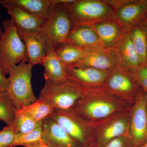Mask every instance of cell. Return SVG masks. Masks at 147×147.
<instances>
[{
  "mask_svg": "<svg viewBox=\"0 0 147 147\" xmlns=\"http://www.w3.org/2000/svg\"><path fill=\"white\" fill-rule=\"evenodd\" d=\"M133 103L111 94L102 87L85 89L71 110L89 122H94L130 109Z\"/></svg>",
  "mask_w": 147,
  "mask_h": 147,
  "instance_id": "obj_1",
  "label": "cell"
},
{
  "mask_svg": "<svg viewBox=\"0 0 147 147\" xmlns=\"http://www.w3.org/2000/svg\"><path fill=\"white\" fill-rule=\"evenodd\" d=\"M74 26L65 4L54 5L51 15L45 19L39 33L45 43L46 54L55 52L66 42Z\"/></svg>",
  "mask_w": 147,
  "mask_h": 147,
  "instance_id": "obj_2",
  "label": "cell"
},
{
  "mask_svg": "<svg viewBox=\"0 0 147 147\" xmlns=\"http://www.w3.org/2000/svg\"><path fill=\"white\" fill-rule=\"evenodd\" d=\"M3 32L0 40V69L5 75L22 61L29 63L25 44L11 19L3 23Z\"/></svg>",
  "mask_w": 147,
  "mask_h": 147,
  "instance_id": "obj_3",
  "label": "cell"
},
{
  "mask_svg": "<svg viewBox=\"0 0 147 147\" xmlns=\"http://www.w3.org/2000/svg\"><path fill=\"white\" fill-rule=\"evenodd\" d=\"M65 5L74 26L77 25L91 26L104 21L118 22L115 10L104 1L75 0Z\"/></svg>",
  "mask_w": 147,
  "mask_h": 147,
  "instance_id": "obj_4",
  "label": "cell"
},
{
  "mask_svg": "<svg viewBox=\"0 0 147 147\" xmlns=\"http://www.w3.org/2000/svg\"><path fill=\"white\" fill-rule=\"evenodd\" d=\"M131 108L107 118L90 123L89 146L103 147L113 139L127 132Z\"/></svg>",
  "mask_w": 147,
  "mask_h": 147,
  "instance_id": "obj_5",
  "label": "cell"
},
{
  "mask_svg": "<svg viewBox=\"0 0 147 147\" xmlns=\"http://www.w3.org/2000/svg\"><path fill=\"white\" fill-rule=\"evenodd\" d=\"M33 65L22 61L11 71L6 92L18 110L37 100L32 88V69Z\"/></svg>",
  "mask_w": 147,
  "mask_h": 147,
  "instance_id": "obj_6",
  "label": "cell"
},
{
  "mask_svg": "<svg viewBox=\"0 0 147 147\" xmlns=\"http://www.w3.org/2000/svg\"><path fill=\"white\" fill-rule=\"evenodd\" d=\"M84 90L69 80L61 84L45 80L38 99L46 102L54 110H71L83 96Z\"/></svg>",
  "mask_w": 147,
  "mask_h": 147,
  "instance_id": "obj_7",
  "label": "cell"
},
{
  "mask_svg": "<svg viewBox=\"0 0 147 147\" xmlns=\"http://www.w3.org/2000/svg\"><path fill=\"white\" fill-rule=\"evenodd\" d=\"M102 87L111 94L132 103L142 89L130 71L119 65L110 71Z\"/></svg>",
  "mask_w": 147,
  "mask_h": 147,
  "instance_id": "obj_8",
  "label": "cell"
},
{
  "mask_svg": "<svg viewBox=\"0 0 147 147\" xmlns=\"http://www.w3.org/2000/svg\"><path fill=\"white\" fill-rule=\"evenodd\" d=\"M51 117L82 146L89 144L90 126L86 120L72 110H55Z\"/></svg>",
  "mask_w": 147,
  "mask_h": 147,
  "instance_id": "obj_9",
  "label": "cell"
},
{
  "mask_svg": "<svg viewBox=\"0 0 147 147\" xmlns=\"http://www.w3.org/2000/svg\"><path fill=\"white\" fill-rule=\"evenodd\" d=\"M128 132L134 147H141L147 141V113L146 92L141 89L131 108Z\"/></svg>",
  "mask_w": 147,
  "mask_h": 147,
  "instance_id": "obj_10",
  "label": "cell"
},
{
  "mask_svg": "<svg viewBox=\"0 0 147 147\" xmlns=\"http://www.w3.org/2000/svg\"><path fill=\"white\" fill-rule=\"evenodd\" d=\"M119 65L118 55L114 47L85 49L82 59L73 67H92L110 71Z\"/></svg>",
  "mask_w": 147,
  "mask_h": 147,
  "instance_id": "obj_11",
  "label": "cell"
},
{
  "mask_svg": "<svg viewBox=\"0 0 147 147\" xmlns=\"http://www.w3.org/2000/svg\"><path fill=\"white\" fill-rule=\"evenodd\" d=\"M117 20L125 32L145 20L147 0H126L115 9Z\"/></svg>",
  "mask_w": 147,
  "mask_h": 147,
  "instance_id": "obj_12",
  "label": "cell"
},
{
  "mask_svg": "<svg viewBox=\"0 0 147 147\" xmlns=\"http://www.w3.org/2000/svg\"><path fill=\"white\" fill-rule=\"evenodd\" d=\"M67 79L85 90L102 88L110 71L92 67H67Z\"/></svg>",
  "mask_w": 147,
  "mask_h": 147,
  "instance_id": "obj_13",
  "label": "cell"
},
{
  "mask_svg": "<svg viewBox=\"0 0 147 147\" xmlns=\"http://www.w3.org/2000/svg\"><path fill=\"white\" fill-rule=\"evenodd\" d=\"M0 4L7 10L18 33L38 34L41 31L45 19L29 13L5 0H0Z\"/></svg>",
  "mask_w": 147,
  "mask_h": 147,
  "instance_id": "obj_14",
  "label": "cell"
},
{
  "mask_svg": "<svg viewBox=\"0 0 147 147\" xmlns=\"http://www.w3.org/2000/svg\"><path fill=\"white\" fill-rule=\"evenodd\" d=\"M41 141L51 147H82L51 117L41 124Z\"/></svg>",
  "mask_w": 147,
  "mask_h": 147,
  "instance_id": "obj_15",
  "label": "cell"
},
{
  "mask_svg": "<svg viewBox=\"0 0 147 147\" xmlns=\"http://www.w3.org/2000/svg\"><path fill=\"white\" fill-rule=\"evenodd\" d=\"M118 55L119 66L131 72L141 65L129 32H125L114 46Z\"/></svg>",
  "mask_w": 147,
  "mask_h": 147,
  "instance_id": "obj_16",
  "label": "cell"
},
{
  "mask_svg": "<svg viewBox=\"0 0 147 147\" xmlns=\"http://www.w3.org/2000/svg\"><path fill=\"white\" fill-rule=\"evenodd\" d=\"M66 42L85 50L105 47L101 44L92 27L89 25L74 26L67 38Z\"/></svg>",
  "mask_w": 147,
  "mask_h": 147,
  "instance_id": "obj_17",
  "label": "cell"
},
{
  "mask_svg": "<svg viewBox=\"0 0 147 147\" xmlns=\"http://www.w3.org/2000/svg\"><path fill=\"white\" fill-rule=\"evenodd\" d=\"M101 44L107 48H112L125 32L119 24L114 21L100 22L91 26Z\"/></svg>",
  "mask_w": 147,
  "mask_h": 147,
  "instance_id": "obj_18",
  "label": "cell"
},
{
  "mask_svg": "<svg viewBox=\"0 0 147 147\" xmlns=\"http://www.w3.org/2000/svg\"><path fill=\"white\" fill-rule=\"evenodd\" d=\"M41 65L44 67L43 75L45 80L56 84L68 81L67 67L59 59L55 51L47 53Z\"/></svg>",
  "mask_w": 147,
  "mask_h": 147,
  "instance_id": "obj_19",
  "label": "cell"
},
{
  "mask_svg": "<svg viewBox=\"0 0 147 147\" xmlns=\"http://www.w3.org/2000/svg\"><path fill=\"white\" fill-rule=\"evenodd\" d=\"M18 34L26 46L29 63L33 66L41 64L46 53L45 43L40 35L39 33Z\"/></svg>",
  "mask_w": 147,
  "mask_h": 147,
  "instance_id": "obj_20",
  "label": "cell"
},
{
  "mask_svg": "<svg viewBox=\"0 0 147 147\" xmlns=\"http://www.w3.org/2000/svg\"><path fill=\"white\" fill-rule=\"evenodd\" d=\"M25 11L46 19L50 17L53 6L50 0H5Z\"/></svg>",
  "mask_w": 147,
  "mask_h": 147,
  "instance_id": "obj_21",
  "label": "cell"
},
{
  "mask_svg": "<svg viewBox=\"0 0 147 147\" xmlns=\"http://www.w3.org/2000/svg\"><path fill=\"white\" fill-rule=\"evenodd\" d=\"M141 65L147 63V24L145 20L129 32Z\"/></svg>",
  "mask_w": 147,
  "mask_h": 147,
  "instance_id": "obj_22",
  "label": "cell"
},
{
  "mask_svg": "<svg viewBox=\"0 0 147 147\" xmlns=\"http://www.w3.org/2000/svg\"><path fill=\"white\" fill-rule=\"evenodd\" d=\"M61 61L67 67H71L82 59L85 54V49L65 42L55 51Z\"/></svg>",
  "mask_w": 147,
  "mask_h": 147,
  "instance_id": "obj_23",
  "label": "cell"
},
{
  "mask_svg": "<svg viewBox=\"0 0 147 147\" xmlns=\"http://www.w3.org/2000/svg\"><path fill=\"white\" fill-rule=\"evenodd\" d=\"M54 110L46 102L38 99L30 105L18 110V112L27 115L37 122H40L51 116Z\"/></svg>",
  "mask_w": 147,
  "mask_h": 147,
  "instance_id": "obj_24",
  "label": "cell"
},
{
  "mask_svg": "<svg viewBox=\"0 0 147 147\" xmlns=\"http://www.w3.org/2000/svg\"><path fill=\"white\" fill-rule=\"evenodd\" d=\"M18 110L6 91L0 92V120L11 125Z\"/></svg>",
  "mask_w": 147,
  "mask_h": 147,
  "instance_id": "obj_25",
  "label": "cell"
},
{
  "mask_svg": "<svg viewBox=\"0 0 147 147\" xmlns=\"http://www.w3.org/2000/svg\"><path fill=\"white\" fill-rule=\"evenodd\" d=\"M41 121L37 122L27 115L17 111L11 125L15 134H26L34 130Z\"/></svg>",
  "mask_w": 147,
  "mask_h": 147,
  "instance_id": "obj_26",
  "label": "cell"
},
{
  "mask_svg": "<svg viewBox=\"0 0 147 147\" xmlns=\"http://www.w3.org/2000/svg\"><path fill=\"white\" fill-rule=\"evenodd\" d=\"M42 121L34 130L26 134H16L15 140L11 147L27 145L41 141Z\"/></svg>",
  "mask_w": 147,
  "mask_h": 147,
  "instance_id": "obj_27",
  "label": "cell"
},
{
  "mask_svg": "<svg viewBox=\"0 0 147 147\" xmlns=\"http://www.w3.org/2000/svg\"><path fill=\"white\" fill-rule=\"evenodd\" d=\"M130 73L141 88L147 94V63L141 65Z\"/></svg>",
  "mask_w": 147,
  "mask_h": 147,
  "instance_id": "obj_28",
  "label": "cell"
},
{
  "mask_svg": "<svg viewBox=\"0 0 147 147\" xmlns=\"http://www.w3.org/2000/svg\"><path fill=\"white\" fill-rule=\"evenodd\" d=\"M16 134L11 125H7L0 131V146L11 147L13 144Z\"/></svg>",
  "mask_w": 147,
  "mask_h": 147,
  "instance_id": "obj_29",
  "label": "cell"
},
{
  "mask_svg": "<svg viewBox=\"0 0 147 147\" xmlns=\"http://www.w3.org/2000/svg\"><path fill=\"white\" fill-rule=\"evenodd\" d=\"M102 147H134L128 131L124 134L110 141Z\"/></svg>",
  "mask_w": 147,
  "mask_h": 147,
  "instance_id": "obj_30",
  "label": "cell"
},
{
  "mask_svg": "<svg viewBox=\"0 0 147 147\" xmlns=\"http://www.w3.org/2000/svg\"><path fill=\"white\" fill-rule=\"evenodd\" d=\"M9 83V78H6L0 69V92L6 91Z\"/></svg>",
  "mask_w": 147,
  "mask_h": 147,
  "instance_id": "obj_31",
  "label": "cell"
},
{
  "mask_svg": "<svg viewBox=\"0 0 147 147\" xmlns=\"http://www.w3.org/2000/svg\"><path fill=\"white\" fill-rule=\"evenodd\" d=\"M25 147H51L43 143L42 141H40L39 142H36V143H33V144H30L27 145L25 146Z\"/></svg>",
  "mask_w": 147,
  "mask_h": 147,
  "instance_id": "obj_32",
  "label": "cell"
},
{
  "mask_svg": "<svg viewBox=\"0 0 147 147\" xmlns=\"http://www.w3.org/2000/svg\"><path fill=\"white\" fill-rule=\"evenodd\" d=\"M3 32V28L2 27L1 24H0V40H1V37L2 35Z\"/></svg>",
  "mask_w": 147,
  "mask_h": 147,
  "instance_id": "obj_33",
  "label": "cell"
},
{
  "mask_svg": "<svg viewBox=\"0 0 147 147\" xmlns=\"http://www.w3.org/2000/svg\"><path fill=\"white\" fill-rule=\"evenodd\" d=\"M146 106L147 113V94L146 93Z\"/></svg>",
  "mask_w": 147,
  "mask_h": 147,
  "instance_id": "obj_34",
  "label": "cell"
},
{
  "mask_svg": "<svg viewBox=\"0 0 147 147\" xmlns=\"http://www.w3.org/2000/svg\"><path fill=\"white\" fill-rule=\"evenodd\" d=\"M141 147H147V141L146 142V143H145L144 144V145H143V146H142Z\"/></svg>",
  "mask_w": 147,
  "mask_h": 147,
  "instance_id": "obj_35",
  "label": "cell"
},
{
  "mask_svg": "<svg viewBox=\"0 0 147 147\" xmlns=\"http://www.w3.org/2000/svg\"><path fill=\"white\" fill-rule=\"evenodd\" d=\"M145 21H146V22L147 24V13L146 15V17H145Z\"/></svg>",
  "mask_w": 147,
  "mask_h": 147,
  "instance_id": "obj_36",
  "label": "cell"
},
{
  "mask_svg": "<svg viewBox=\"0 0 147 147\" xmlns=\"http://www.w3.org/2000/svg\"><path fill=\"white\" fill-rule=\"evenodd\" d=\"M82 147H89V145H86V146H82Z\"/></svg>",
  "mask_w": 147,
  "mask_h": 147,
  "instance_id": "obj_37",
  "label": "cell"
},
{
  "mask_svg": "<svg viewBox=\"0 0 147 147\" xmlns=\"http://www.w3.org/2000/svg\"><path fill=\"white\" fill-rule=\"evenodd\" d=\"M0 147H2L1 146H0Z\"/></svg>",
  "mask_w": 147,
  "mask_h": 147,
  "instance_id": "obj_38",
  "label": "cell"
},
{
  "mask_svg": "<svg viewBox=\"0 0 147 147\" xmlns=\"http://www.w3.org/2000/svg\"></svg>",
  "mask_w": 147,
  "mask_h": 147,
  "instance_id": "obj_39",
  "label": "cell"
}]
</instances>
